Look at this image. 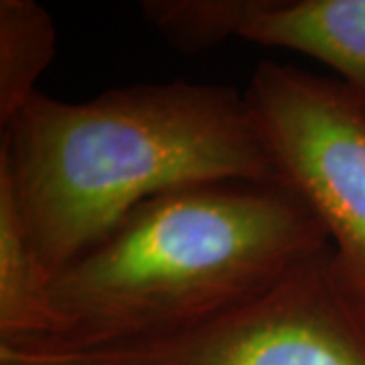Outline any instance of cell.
<instances>
[{
  "instance_id": "6da1fadb",
  "label": "cell",
  "mask_w": 365,
  "mask_h": 365,
  "mask_svg": "<svg viewBox=\"0 0 365 365\" xmlns=\"http://www.w3.org/2000/svg\"><path fill=\"white\" fill-rule=\"evenodd\" d=\"M0 170L51 280L150 197L213 181L282 182L246 93L143 83L69 104L37 91L4 126Z\"/></svg>"
},
{
  "instance_id": "7a4b0ae2",
  "label": "cell",
  "mask_w": 365,
  "mask_h": 365,
  "mask_svg": "<svg viewBox=\"0 0 365 365\" xmlns=\"http://www.w3.org/2000/svg\"><path fill=\"white\" fill-rule=\"evenodd\" d=\"M329 246L325 225L287 182L167 191L53 276L51 337L19 349L83 351L193 329L260 297Z\"/></svg>"
},
{
  "instance_id": "3957f363",
  "label": "cell",
  "mask_w": 365,
  "mask_h": 365,
  "mask_svg": "<svg viewBox=\"0 0 365 365\" xmlns=\"http://www.w3.org/2000/svg\"><path fill=\"white\" fill-rule=\"evenodd\" d=\"M246 93L274 163L333 242L341 287L365 319V102L339 79L264 61Z\"/></svg>"
},
{
  "instance_id": "277c9868",
  "label": "cell",
  "mask_w": 365,
  "mask_h": 365,
  "mask_svg": "<svg viewBox=\"0 0 365 365\" xmlns=\"http://www.w3.org/2000/svg\"><path fill=\"white\" fill-rule=\"evenodd\" d=\"M49 353L91 365H365V319L341 287L329 246L260 297L203 325Z\"/></svg>"
},
{
  "instance_id": "5b68a950",
  "label": "cell",
  "mask_w": 365,
  "mask_h": 365,
  "mask_svg": "<svg viewBox=\"0 0 365 365\" xmlns=\"http://www.w3.org/2000/svg\"><path fill=\"white\" fill-rule=\"evenodd\" d=\"M225 37L299 51L365 102V0H222Z\"/></svg>"
},
{
  "instance_id": "8992f818",
  "label": "cell",
  "mask_w": 365,
  "mask_h": 365,
  "mask_svg": "<svg viewBox=\"0 0 365 365\" xmlns=\"http://www.w3.org/2000/svg\"><path fill=\"white\" fill-rule=\"evenodd\" d=\"M49 278L26 237L13 185L0 170V347L19 349L53 333Z\"/></svg>"
},
{
  "instance_id": "52a82bcc",
  "label": "cell",
  "mask_w": 365,
  "mask_h": 365,
  "mask_svg": "<svg viewBox=\"0 0 365 365\" xmlns=\"http://www.w3.org/2000/svg\"><path fill=\"white\" fill-rule=\"evenodd\" d=\"M57 49L49 13L33 0H0V124L37 93Z\"/></svg>"
},
{
  "instance_id": "ba28073f",
  "label": "cell",
  "mask_w": 365,
  "mask_h": 365,
  "mask_svg": "<svg viewBox=\"0 0 365 365\" xmlns=\"http://www.w3.org/2000/svg\"><path fill=\"white\" fill-rule=\"evenodd\" d=\"M0 365H91L71 355L31 349H0Z\"/></svg>"
}]
</instances>
